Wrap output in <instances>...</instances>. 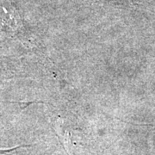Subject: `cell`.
Masks as SVG:
<instances>
[{
	"instance_id": "6da1fadb",
	"label": "cell",
	"mask_w": 155,
	"mask_h": 155,
	"mask_svg": "<svg viewBox=\"0 0 155 155\" xmlns=\"http://www.w3.org/2000/svg\"><path fill=\"white\" fill-rule=\"evenodd\" d=\"M17 14L5 2L0 0V24L14 28L17 26Z\"/></svg>"
},
{
	"instance_id": "7a4b0ae2",
	"label": "cell",
	"mask_w": 155,
	"mask_h": 155,
	"mask_svg": "<svg viewBox=\"0 0 155 155\" xmlns=\"http://www.w3.org/2000/svg\"><path fill=\"white\" fill-rule=\"evenodd\" d=\"M29 147L28 145H21V146H17L15 147H11V148H8V149H0V155H13V153L19 148L22 147Z\"/></svg>"
}]
</instances>
